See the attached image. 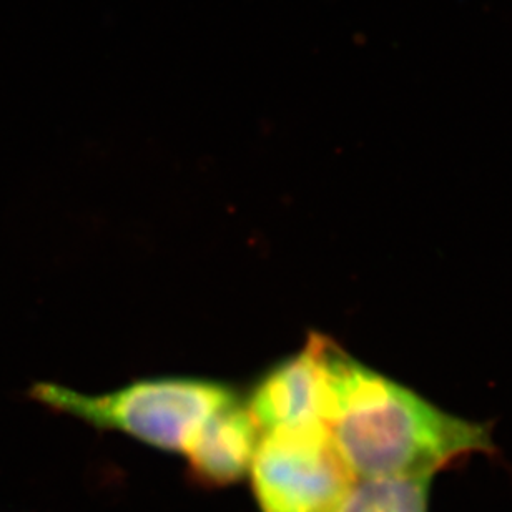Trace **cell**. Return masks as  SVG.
Returning a JSON list of instances; mask_svg holds the SVG:
<instances>
[{"instance_id":"6da1fadb","label":"cell","mask_w":512,"mask_h":512,"mask_svg":"<svg viewBox=\"0 0 512 512\" xmlns=\"http://www.w3.org/2000/svg\"><path fill=\"white\" fill-rule=\"evenodd\" d=\"M326 429L353 479L436 474L474 453H494L489 424L438 408L318 335Z\"/></svg>"},{"instance_id":"7a4b0ae2","label":"cell","mask_w":512,"mask_h":512,"mask_svg":"<svg viewBox=\"0 0 512 512\" xmlns=\"http://www.w3.org/2000/svg\"><path fill=\"white\" fill-rule=\"evenodd\" d=\"M32 398L99 429H115L153 448L185 453L215 411L237 399L227 384L200 378H157L109 394H84L39 383Z\"/></svg>"},{"instance_id":"3957f363","label":"cell","mask_w":512,"mask_h":512,"mask_svg":"<svg viewBox=\"0 0 512 512\" xmlns=\"http://www.w3.org/2000/svg\"><path fill=\"white\" fill-rule=\"evenodd\" d=\"M250 473L261 512H335L355 483L325 424L266 431Z\"/></svg>"},{"instance_id":"277c9868","label":"cell","mask_w":512,"mask_h":512,"mask_svg":"<svg viewBox=\"0 0 512 512\" xmlns=\"http://www.w3.org/2000/svg\"><path fill=\"white\" fill-rule=\"evenodd\" d=\"M326 378L316 333L298 355L266 371L255 384L247 408L263 431L325 424ZM326 426V424H325Z\"/></svg>"},{"instance_id":"5b68a950","label":"cell","mask_w":512,"mask_h":512,"mask_svg":"<svg viewBox=\"0 0 512 512\" xmlns=\"http://www.w3.org/2000/svg\"><path fill=\"white\" fill-rule=\"evenodd\" d=\"M260 428L247 404L237 399L218 409L188 446V466L198 483L222 488L238 483L252 468Z\"/></svg>"},{"instance_id":"8992f818","label":"cell","mask_w":512,"mask_h":512,"mask_svg":"<svg viewBox=\"0 0 512 512\" xmlns=\"http://www.w3.org/2000/svg\"><path fill=\"white\" fill-rule=\"evenodd\" d=\"M433 474L356 479L335 512H429Z\"/></svg>"}]
</instances>
